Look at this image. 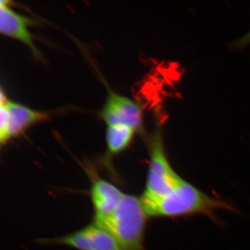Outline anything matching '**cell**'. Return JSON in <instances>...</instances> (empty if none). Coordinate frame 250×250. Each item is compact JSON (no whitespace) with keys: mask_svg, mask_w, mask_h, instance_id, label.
<instances>
[{"mask_svg":"<svg viewBox=\"0 0 250 250\" xmlns=\"http://www.w3.org/2000/svg\"><path fill=\"white\" fill-rule=\"evenodd\" d=\"M141 201L146 214L150 218H179L193 215L214 217L218 210H233L228 202L210 196L184 179L165 196Z\"/></svg>","mask_w":250,"mask_h":250,"instance_id":"obj_1","label":"cell"},{"mask_svg":"<svg viewBox=\"0 0 250 250\" xmlns=\"http://www.w3.org/2000/svg\"><path fill=\"white\" fill-rule=\"evenodd\" d=\"M147 218L141 199L125 194L113 213L95 217L94 223L107 230L122 250H146L145 234Z\"/></svg>","mask_w":250,"mask_h":250,"instance_id":"obj_2","label":"cell"},{"mask_svg":"<svg viewBox=\"0 0 250 250\" xmlns=\"http://www.w3.org/2000/svg\"><path fill=\"white\" fill-rule=\"evenodd\" d=\"M149 152L146 188L140 197L142 201H150L165 196L183 179L174 170L167 159L159 128L154 130L149 137Z\"/></svg>","mask_w":250,"mask_h":250,"instance_id":"obj_3","label":"cell"},{"mask_svg":"<svg viewBox=\"0 0 250 250\" xmlns=\"http://www.w3.org/2000/svg\"><path fill=\"white\" fill-rule=\"evenodd\" d=\"M100 117L107 125H125L136 132L143 129V112L140 104L109 88Z\"/></svg>","mask_w":250,"mask_h":250,"instance_id":"obj_4","label":"cell"},{"mask_svg":"<svg viewBox=\"0 0 250 250\" xmlns=\"http://www.w3.org/2000/svg\"><path fill=\"white\" fill-rule=\"evenodd\" d=\"M41 241L44 244L61 245L78 250H122L114 237L95 223L70 234Z\"/></svg>","mask_w":250,"mask_h":250,"instance_id":"obj_5","label":"cell"},{"mask_svg":"<svg viewBox=\"0 0 250 250\" xmlns=\"http://www.w3.org/2000/svg\"><path fill=\"white\" fill-rule=\"evenodd\" d=\"M9 1H0V32L3 35L21 41L36 59L42 58L40 51L34 42V36L29 31L32 21L11 8Z\"/></svg>","mask_w":250,"mask_h":250,"instance_id":"obj_6","label":"cell"},{"mask_svg":"<svg viewBox=\"0 0 250 250\" xmlns=\"http://www.w3.org/2000/svg\"><path fill=\"white\" fill-rule=\"evenodd\" d=\"M9 113V124L6 136L1 143L4 146L14 138L22 135L33 125L48 119V113L38 111L26 106L22 104L9 101L6 104Z\"/></svg>","mask_w":250,"mask_h":250,"instance_id":"obj_7","label":"cell"},{"mask_svg":"<svg viewBox=\"0 0 250 250\" xmlns=\"http://www.w3.org/2000/svg\"><path fill=\"white\" fill-rule=\"evenodd\" d=\"M125 194L118 187L103 178L93 179L90 197L95 217L111 214L118 208Z\"/></svg>","mask_w":250,"mask_h":250,"instance_id":"obj_8","label":"cell"},{"mask_svg":"<svg viewBox=\"0 0 250 250\" xmlns=\"http://www.w3.org/2000/svg\"><path fill=\"white\" fill-rule=\"evenodd\" d=\"M136 131L122 125H108L106 130V143L108 152L111 155L125 151L132 142Z\"/></svg>","mask_w":250,"mask_h":250,"instance_id":"obj_9","label":"cell"},{"mask_svg":"<svg viewBox=\"0 0 250 250\" xmlns=\"http://www.w3.org/2000/svg\"><path fill=\"white\" fill-rule=\"evenodd\" d=\"M9 124V113L4 104H0V143L2 142Z\"/></svg>","mask_w":250,"mask_h":250,"instance_id":"obj_10","label":"cell"},{"mask_svg":"<svg viewBox=\"0 0 250 250\" xmlns=\"http://www.w3.org/2000/svg\"><path fill=\"white\" fill-rule=\"evenodd\" d=\"M249 42H250V32L240 41L239 44L240 45H244V44L249 43Z\"/></svg>","mask_w":250,"mask_h":250,"instance_id":"obj_11","label":"cell"}]
</instances>
